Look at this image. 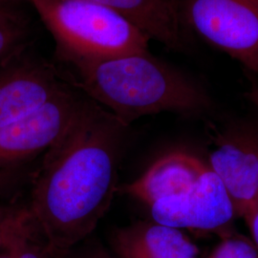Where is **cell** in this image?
I'll return each instance as SVG.
<instances>
[{"instance_id": "obj_11", "label": "cell", "mask_w": 258, "mask_h": 258, "mask_svg": "<svg viewBox=\"0 0 258 258\" xmlns=\"http://www.w3.org/2000/svg\"><path fill=\"white\" fill-rule=\"evenodd\" d=\"M114 11L148 39L178 52L187 48L175 0H92Z\"/></svg>"}, {"instance_id": "obj_4", "label": "cell", "mask_w": 258, "mask_h": 258, "mask_svg": "<svg viewBox=\"0 0 258 258\" xmlns=\"http://www.w3.org/2000/svg\"><path fill=\"white\" fill-rule=\"evenodd\" d=\"M182 24L258 74V0H182Z\"/></svg>"}, {"instance_id": "obj_12", "label": "cell", "mask_w": 258, "mask_h": 258, "mask_svg": "<svg viewBox=\"0 0 258 258\" xmlns=\"http://www.w3.org/2000/svg\"><path fill=\"white\" fill-rule=\"evenodd\" d=\"M15 258H55L46 241L28 214L19 208L11 224L7 237Z\"/></svg>"}, {"instance_id": "obj_19", "label": "cell", "mask_w": 258, "mask_h": 258, "mask_svg": "<svg viewBox=\"0 0 258 258\" xmlns=\"http://www.w3.org/2000/svg\"><path fill=\"white\" fill-rule=\"evenodd\" d=\"M0 258H15L13 249L11 248V246H10L9 243L7 242L6 238H5L3 244L0 247Z\"/></svg>"}, {"instance_id": "obj_6", "label": "cell", "mask_w": 258, "mask_h": 258, "mask_svg": "<svg viewBox=\"0 0 258 258\" xmlns=\"http://www.w3.org/2000/svg\"><path fill=\"white\" fill-rule=\"evenodd\" d=\"M70 83L27 48L13 55L0 64V128L37 110Z\"/></svg>"}, {"instance_id": "obj_8", "label": "cell", "mask_w": 258, "mask_h": 258, "mask_svg": "<svg viewBox=\"0 0 258 258\" xmlns=\"http://www.w3.org/2000/svg\"><path fill=\"white\" fill-rule=\"evenodd\" d=\"M210 169L231 198L235 214L244 217L258 204V139L238 136L210 155Z\"/></svg>"}, {"instance_id": "obj_13", "label": "cell", "mask_w": 258, "mask_h": 258, "mask_svg": "<svg viewBox=\"0 0 258 258\" xmlns=\"http://www.w3.org/2000/svg\"><path fill=\"white\" fill-rule=\"evenodd\" d=\"M30 28L25 18L0 4V64L28 48Z\"/></svg>"}, {"instance_id": "obj_17", "label": "cell", "mask_w": 258, "mask_h": 258, "mask_svg": "<svg viewBox=\"0 0 258 258\" xmlns=\"http://www.w3.org/2000/svg\"><path fill=\"white\" fill-rule=\"evenodd\" d=\"M244 219L246 220L249 231L251 233L253 243L258 249V204L245 214Z\"/></svg>"}, {"instance_id": "obj_3", "label": "cell", "mask_w": 258, "mask_h": 258, "mask_svg": "<svg viewBox=\"0 0 258 258\" xmlns=\"http://www.w3.org/2000/svg\"><path fill=\"white\" fill-rule=\"evenodd\" d=\"M55 40V56L73 68L148 52L149 39L92 0H29Z\"/></svg>"}, {"instance_id": "obj_9", "label": "cell", "mask_w": 258, "mask_h": 258, "mask_svg": "<svg viewBox=\"0 0 258 258\" xmlns=\"http://www.w3.org/2000/svg\"><path fill=\"white\" fill-rule=\"evenodd\" d=\"M197 157L177 151L161 157L131 183L119 184L117 194L151 206L160 200L188 191L209 170Z\"/></svg>"}, {"instance_id": "obj_7", "label": "cell", "mask_w": 258, "mask_h": 258, "mask_svg": "<svg viewBox=\"0 0 258 258\" xmlns=\"http://www.w3.org/2000/svg\"><path fill=\"white\" fill-rule=\"evenodd\" d=\"M149 208L153 221L178 230L221 231L236 215L229 194L210 168L188 191Z\"/></svg>"}, {"instance_id": "obj_15", "label": "cell", "mask_w": 258, "mask_h": 258, "mask_svg": "<svg viewBox=\"0 0 258 258\" xmlns=\"http://www.w3.org/2000/svg\"><path fill=\"white\" fill-rule=\"evenodd\" d=\"M32 177L26 166L0 169V198L11 195L23 183L31 182Z\"/></svg>"}, {"instance_id": "obj_2", "label": "cell", "mask_w": 258, "mask_h": 258, "mask_svg": "<svg viewBox=\"0 0 258 258\" xmlns=\"http://www.w3.org/2000/svg\"><path fill=\"white\" fill-rule=\"evenodd\" d=\"M75 85L128 126L163 112L196 115L212 107L206 89L150 52L120 55L74 68Z\"/></svg>"}, {"instance_id": "obj_18", "label": "cell", "mask_w": 258, "mask_h": 258, "mask_svg": "<svg viewBox=\"0 0 258 258\" xmlns=\"http://www.w3.org/2000/svg\"><path fill=\"white\" fill-rule=\"evenodd\" d=\"M247 97L250 102L255 106L258 111V83L252 82L250 84L249 91L247 93Z\"/></svg>"}, {"instance_id": "obj_20", "label": "cell", "mask_w": 258, "mask_h": 258, "mask_svg": "<svg viewBox=\"0 0 258 258\" xmlns=\"http://www.w3.org/2000/svg\"><path fill=\"white\" fill-rule=\"evenodd\" d=\"M9 1H14V0H0V4H7ZM25 1H29V0H25Z\"/></svg>"}, {"instance_id": "obj_1", "label": "cell", "mask_w": 258, "mask_h": 258, "mask_svg": "<svg viewBox=\"0 0 258 258\" xmlns=\"http://www.w3.org/2000/svg\"><path fill=\"white\" fill-rule=\"evenodd\" d=\"M86 96L31 180L28 214L55 258L87 238L110 209L126 129Z\"/></svg>"}, {"instance_id": "obj_14", "label": "cell", "mask_w": 258, "mask_h": 258, "mask_svg": "<svg viewBox=\"0 0 258 258\" xmlns=\"http://www.w3.org/2000/svg\"><path fill=\"white\" fill-rule=\"evenodd\" d=\"M211 258H258L254 243L244 237H227L215 248Z\"/></svg>"}, {"instance_id": "obj_16", "label": "cell", "mask_w": 258, "mask_h": 258, "mask_svg": "<svg viewBox=\"0 0 258 258\" xmlns=\"http://www.w3.org/2000/svg\"><path fill=\"white\" fill-rule=\"evenodd\" d=\"M60 258H116L108 249L100 244L85 245L83 248H76L67 251Z\"/></svg>"}, {"instance_id": "obj_10", "label": "cell", "mask_w": 258, "mask_h": 258, "mask_svg": "<svg viewBox=\"0 0 258 258\" xmlns=\"http://www.w3.org/2000/svg\"><path fill=\"white\" fill-rule=\"evenodd\" d=\"M110 242L116 258H196L199 252L181 230L154 221L119 228Z\"/></svg>"}, {"instance_id": "obj_5", "label": "cell", "mask_w": 258, "mask_h": 258, "mask_svg": "<svg viewBox=\"0 0 258 258\" xmlns=\"http://www.w3.org/2000/svg\"><path fill=\"white\" fill-rule=\"evenodd\" d=\"M86 95L71 83L37 110L0 128V169L25 166L53 146L82 109Z\"/></svg>"}]
</instances>
